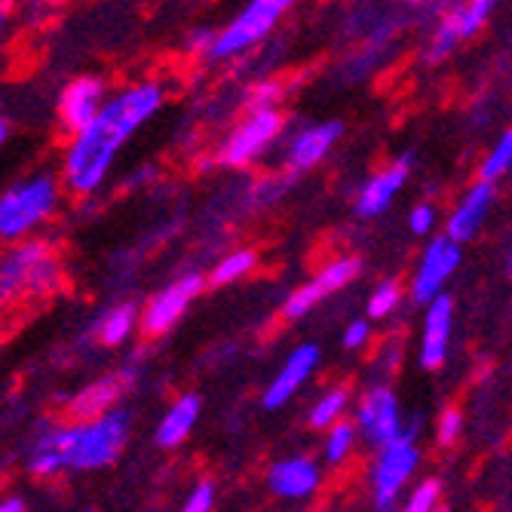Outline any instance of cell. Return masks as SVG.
Returning <instances> with one entry per match:
<instances>
[{"label":"cell","instance_id":"d6a6232c","mask_svg":"<svg viewBox=\"0 0 512 512\" xmlns=\"http://www.w3.org/2000/svg\"><path fill=\"white\" fill-rule=\"evenodd\" d=\"M283 102V83L279 80H258L249 89V108H279Z\"/></svg>","mask_w":512,"mask_h":512},{"label":"cell","instance_id":"e0dca14e","mask_svg":"<svg viewBox=\"0 0 512 512\" xmlns=\"http://www.w3.org/2000/svg\"><path fill=\"white\" fill-rule=\"evenodd\" d=\"M341 135H344V123L341 120L313 123V126L295 132L292 142L286 145V169L292 175L316 169L325 157L335 151V145L341 142Z\"/></svg>","mask_w":512,"mask_h":512},{"label":"cell","instance_id":"6da1fadb","mask_svg":"<svg viewBox=\"0 0 512 512\" xmlns=\"http://www.w3.org/2000/svg\"><path fill=\"white\" fill-rule=\"evenodd\" d=\"M166 89L160 80H138L132 86L108 92L105 105L83 129L71 135L62 157V188L74 197H92L105 188L120 151L132 142L135 132L160 114Z\"/></svg>","mask_w":512,"mask_h":512},{"label":"cell","instance_id":"4316f807","mask_svg":"<svg viewBox=\"0 0 512 512\" xmlns=\"http://www.w3.org/2000/svg\"><path fill=\"white\" fill-rule=\"evenodd\" d=\"M402 286L396 283V279H381V283L375 286V292H371L368 298V319H387L399 310L402 304Z\"/></svg>","mask_w":512,"mask_h":512},{"label":"cell","instance_id":"30bf717a","mask_svg":"<svg viewBox=\"0 0 512 512\" xmlns=\"http://www.w3.org/2000/svg\"><path fill=\"white\" fill-rule=\"evenodd\" d=\"M463 261V252H460V243H454L451 237H433L414 267V276H411V286H408V295H411V304L424 307L427 301H433L436 295L445 292L448 279L457 273Z\"/></svg>","mask_w":512,"mask_h":512},{"label":"cell","instance_id":"277c9868","mask_svg":"<svg viewBox=\"0 0 512 512\" xmlns=\"http://www.w3.org/2000/svg\"><path fill=\"white\" fill-rule=\"evenodd\" d=\"M62 178L56 172H34L0 191V243L34 237L62 206Z\"/></svg>","mask_w":512,"mask_h":512},{"label":"cell","instance_id":"cb8c5ba5","mask_svg":"<svg viewBox=\"0 0 512 512\" xmlns=\"http://www.w3.org/2000/svg\"><path fill=\"white\" fill-rule=\"evenodd\" d=\"M255 267H258V252L255 249H234V252H227L224 258H218V264L206 276V283L215 286V289L234 286V283H240V279H246Z\"/></svg>","mask_w":512,"mask_h":512},{"label":"cell","instance_id":"5b68a950","mask_svg":"<svg viewBox=\"0 0 512 512\" xmlns=\"http://www.w3.org/2000/svg\"><path fill=\"white\" fill-rule=\"evenodd\" d=\"M421 417H405V427L396 439L378 445L375 467H371V500L375 509H396L402 491L421 467V445H417Z\"/></svg>","mask_w":512,"mask_h":512},{"label":"cell","instance_id":"9a60e30c","mask_svg":"<svg viewBox=\"0 0 512 512\" xmlns=\"http://www.w3.org/2000/svg\"><path fill=\"white\" fill-rule=\"evenodd\" d=\"M497 203V184L494 181H476L467 188V194L460 197V203L451 209L448 224H445V237H451L454 243H470L479 237V230L485 227L491 209Z\"/></svg>","mask_w":512,"mask_h":512},{"label":"cell","instance_id":"52a82bcc","mask_svg":"<svg viewBox=\"0 0 512 512\" xmlns=\"http://www.w3.org/2000/svg\"><path fill=\"white\" fill-rule=\"evenodd\" d=\"M283 126L286 120L279 108H249V114L221 142L212 163L224 169H249L273 148L276 138L283 135Z\"/></svg>","mask_w":512,"mask_h":512},{"label":"cell","instance_id":"74e56055","mask_svg":"<svg viewBox=\"0 0 512 512\" xmlns=\"http://www.w3.org/2000/svg\"><path fill=\"white\" fill-rule=\"evenodd\" d=\"M10 132H13V126H10V120L0 114V148H4L7 142H10Z\"/></svg>","mask_w":512,"mask_h":512},{"label":"cell","instance_id":"d6986e66","mask_svg":"<svg viewBox=\"0 0 512 512\" xmlns=\"http://www.w3.org/2000/svg\"><path fill=\"white\" fill-rule=\"evenodd\" d=\"M200 414H203V399H200L197 393H184V396H178V399L169 405V411L160 417L157 433H154L157 445L166 448V451L184 445V442H188V436L194 433V427H197V421H200Z\"/></svg>","mask_w":512,"mask_h":512},{"label":"cell","instance_id":"836d02e7","mask_svg":"<svg viewBox=\"0 0 512 512\" xmlns=\"http://www.w3.org/2000/svg\"><path fill=\"white\" fill-rule=\"evenodd\" d=\"M368 341H371V325H368V319H356V322L347 325V332H344V347L347 350H362Z\"/></svg>","mask_w":512,"mask_h":512},{"label":"cell","instance_id":"e575fe53","mask_svg":"<svg viewBox=\"0 0 512 512\" xmlns=\"http://www.w3.org/2000/svg\"><path fill=\"white\" fill-rule=\"evenodd\" d=\"M212 37H215V31H209V28H194V31L188 34V40H184V50H188L191 56H206Z\"/></svg>","mask_w":512,"mask_h":512},{"label":"cell","instance_id":"603a6c76","mask_svg":"<svg viewBox=\"0 0 512 512\" xmlns=\"http://www.w3.org/2000/svg\"><path fill=\"white\" fill-rule=\"evenodd\" d=\"M350 399H353V390H350L347 384L329 387V390H325V393L313 402V408H310V414H307V424H310L313 430L322 433L325 427H332L335 421H341V417L347 414Z\"/></svg>","mask_w":512,"mask_h":512},{"label":"cell","instance_id":"44dd1931","mask_svg":"<svg viewBox=\"0 0 512 512\" xmlns=\"http://www.w3.org/2000/svg\"><path fill=\"white\" fill-rule=\"evenodd\" d=\"M135 332H138V307L129 304V301L114 304L111 310H105L102 319H99V325H96V338L105 347H120Z\"/></svg>","mask_w":512,"mask_h":512},{"label":"cell","instance_id":"7402d4cb","mask_svg":"<svg viewBox=\"0 0 512 512\" xmlns=\"http://www.w3.org/2000/svg\"><path fill=\"white\" fill-rule=\"evenodd\" d=\"M494 10H497V0H463V4L448 10L442 19L454 28V34L463 43V40H473L488 25Z\"/></svg>","mask_w":512,"mask_h":512},{"label":"cell","instance_id":"8d00e7d4","mask_svg":"<svg viewBox=\"0 0 512 512\" xmlns=\"http://www.w3.org/2000/svg\"><path fill=\"white\" fill-rule=\"evenodd\" d=\"M25 509H28V500H22V497L0 500V512H25Z\"/></svg>","mask_w":512,"mask_h":512},{"label":"cell","instance_id":"83f0119b","mask_svg":"<svg viewBox=\"0 0 512 512\" xmlns=\"http://www.w3.org/2000/svg\"><path fill=\"white\" fill-rule=\"evenodd\" d=\"M439 503H442V482L433 479V476H427V479H421V482H417V485L408 491V497H405L402 506H405L408 512H433Z\"/></svg>","mask_w":512,"mask_h":512},{"label":"cell","instance_id":"4dcf8cb0","mask_svg":"<svg viewBox=\"0 0 512 512\" xmlns=\"http://www.w3.org/2000/svg\"><path fill=\"white\" fill-rule=\"evenodd\" d=\"M215 497H218L215 482H212V479H200V482L188 491V497H184L181 509H184V512H209V509L215 506Z\"/></svg>","mask_w":512,"mask_h":512},{"label":"cell","instance_id":"ffe728a7","mask_svg":"<svg viewBox=\"0 0 512 512\" xmlns=\"http://www.w3.org/2000/svg\"><path fill=\"white\" fill-rule=\"evenodd\" d=\"M126 387H129L126 378H120V375H105V378H99V381L86 384V387L74 396V402H71L68 411H71L74 421H86V417H96V414L114 408V405L123 399Z\"/></svg>","mask_w":512,"mask_h":512},{"label":"cell","instance_id":"ac0fdd59","mask_svg":"<svg viewBox=\"0 0 512 512\" xmlns=\"http://www.w3.org/2000/svg\"><path fill=\"white\" fill-rule=\"evenodd\" d=\"M454 335V301L451 295H436L424 304V335H421V368L439 371L448 359Z\"/></svg>","mask_w":512,"mask_h":512},{"label":"cell","instance_id":"ba28073f","mask_svg":"<svg viewBox=\"0 0 512 512\" xmlns=\"http://www.w3.org/2000/svg\"><path fill=\"white\" fill-rule=\"evenodd\" d=\"M203 286H206V276L197 273V270L172 279L169 286H163L145 304V310H138V332H142L145 338H163V335H169L175 325H178V319L191 310V304L197 301V295L203 292Z\"/></svg>","mask_w":512,"mask_h":512},{"label":"cell","instance_id":"7a4b0ae2","mask_svg":"<svg viewBox=\"0 0 512 512\" xmlns=\"http://www.w3.org/2000/svg\"><path fill=\"white\" fill-rule=\"evenodd\" d=\"M129 436H132V414L114 405L96 417L74 421L68 427H43L34 442L50 445L62 460V470L96 473L117 463Z\"/></svg>","mask_w":512,"mask_h":512},{"label":"cell","instance_id":"1f68e13d","mask_svg":"<svg viewBox=\"0 0 512 512\" xmlns=\"http://www.w3.org/2000/svg\"><path fill=\"white\" fill-rule=\"evenodd\" d=\"M439 224V212L433 203H417L411 212H408V230L414 237H430Z\"/></svg>","mask_w":512,"mask_h":512},{"label":"cell","instance_id":"484cf974","mask_svg":"<svg viewBox=\"0 0 512 512\" xmlns=\"http://www.w3.org/2000/svg\"><path fill=\"white\" fill-rule=\"evenodd\" d=\"M509 169H512V132H503L500 138H497V145L485 154V160L479 163V178L482 181H500V178H506L509 175Z\"/></svg>","mask_w":512,"mask_h":512},{"label":"cell","instance_id":"3957f363","mask_svg":"<svg viewBox=\"0 0 512 512\" xmlns=\"http://www.w3.org/2000/svg\"><path fill=\"white\" fill-rule=\"evenodd\" d=\"M62 283V261L50 240L25 237L10 243L7 255L0 258V307L46 298Z\"/></svg>","mask_w":512,"mask_h":512},{"label":"cell","instance_id":"f1b7e54d","mask_svg":"<svg viewBox=\"0 0 512 512\" xmlns=\"http://www.w3.org/2000/svg\"><path fill=\"white\" fill-rule=\"evenodd\" d=\"M457 46H460V37L454 34V28H451L445 19H439L436 31H433V37H430L427 59H430V62H445V59L457 50Z\"/></svg>","mask_w":512,"mask_h":512},{"label":"cell","instance_id":"8992f818","mask_svg":"<svg viewBox=\"0 0 512 512\" xmlns=\"http://www.w3.org/2000/svg\"><path fill=\"white\" fill-rule=\"evenodd\" d=\"M298 4V0H249V4L227 22V28L215 31L206 59L212 62H227L237 59L255 46L283 22V16Z\"/></svg>","mask_w":512,"mask_h":512},{"label":"cell","instance_id":"f546056e","mask_svg":"<svg viewBox=\"0 0 512 512\" xmlns=\"http://www.w3.org/2000/svg\"><path fill=\"white\" fill-rule=\"evenodd\" d=\"M460 433H463V414H460V408H445L442 414H439V424H436V439H439V445L442 448H451V445H457L460 442Z\"/></svg>","mask_w":512,"mask_h":512},{"label":"cell","instance_id":"5bb4252c","mask_svg":"<svg viewBox=\"0 0 512 512\" xmlns=\"http://www.w3.org/2000/svg\"><path fill=\"white\" fill-rule=\"evenodd\" d=\"M267 488H270L273 497L289 500V503L310 500L322 488L319 460H313L307 454H295V457L276 460L273 467H270V473H267Z\"/></svg>","mask_w":512,"mask_h":512},{"label":"cell","instance_id":"2e32d148","mask_svg":"<svg viewBox=\"0 0 512 512\" xmlns=\"http://www.w3.org/2000/svg\"><path fill=\"white\" fill-rule=\"evenodd\" d=\"M319 359H322V353H319L316 344H301V347H295V350L289 353V359L283 362V368L276 371V378L267 384V390H264V396H261L264 408H267V411H276V408L289 405V402L298 396V390L316 375Z\"/></svg>","mask_w":512,"mask_h":512},{"label":"cell","instance_id":"4fadbf2b","mask_svg":"<svg viewBox=\"0 0 512 512\" xmlns=\"http://www.w3.org/2000/svg\"><path fill=\"white\" fill-rule=\"evenodd\" d=\"M108 99V83L96 74H83L77 80H71L56 105V117L65 135H74L77 129H83L92 117L99 114V108Z\"/></svg>","mask_w":512,"mask_h":512},{"label":"cell","instance_id":"9c48e42d","mask_svg":"<svg viewBox=\"0 0 512 512\" xmlns=\"http://www.w3.org/2000/svg\"><path fill=\"white\" fill-rule=\"evenodd\" d=\"M356 433L368 448H378L390 439H396L405 427V411L399 405V396L390 384H375L362 393L356 402Z\"/></svg>","mask_w":512,"mask_h":512},{"label":"cell","instance_id":"7c38bea8","mask_svg":"<svg viewBox=\"0 0 512 512\" xmlns=\"http://www.w3.org/2000/svg\"><path fill=\"white\" fill-rule=\"evenodd\" d=\"M411 166H414V157H411V154H402V157H396L390 166H384L381 172L368 175V178L359 184L356 200H353L356 218H365V221H368V218L384 215V212L393 206L396 194L405 188V181H408V175H411Z\"/></svg>","mask_w":512,"mask_h":512},{"label":"cell","instance_id":"ab89813d","mask_svg":"<svg viewBox=\"0 0 512 512\" xmlns=\"http://www.w3.org/2000/svg\"><path fill=\"white\" fill-rule=\"evenodd\" d=\"M50 4H65V0H50Z\"/></svg>","mask_w":512,"mask_h":512},{"label":"cell","instance_id":"d4e9b609","mask_svg":"<svg viewBox=\"0 0 512 512\" xmlns=\"http://www.w3.org/2000/svg\"><path fill=\"white\" fill-rule=\"evenodd\" d=\"M325 439H322V457L329 467H341V463L350 460V454L356 451V442H359V433H356V424L353 421H335L332 427L322 430Z\"/></svg>","mask_w":512,"mask_h":512},{"label":"cell","instance_id":"f35d334b","mask_svg":"<svg viewBox=\"0 0 512 512\" xmlns=\"http://www.w3.org/2000/svg\"><path fill=\"white\" fill-rule=\"evenodd\" d=\"M411 7H427V4H433V0H408Z\"/></svg>","mask_w":512,"mask_h":512},{"label":"cell","instance_id":"d590c367","mask_svg":"<svg viewBox=\"0 0 512 512\" xmlns=\"http://www.w3.org/2000/svg\"><path fill=\"white\" fill-rule=\"evenodd\" d=\"M13 10H16L13 0H0V43H4V37L13 25Z\"/></svg>","mask_w":512,"mask_h":512},{"label":"cell","instance_id":"8fae6325","mask_svg":"<svg viewBox=\"0 0 512 512\" xmlns=\"http://www.w3.org/2000/svg\"><path fill=\"white\" fill-rule=\"evenodd\" d=\"M362 273V261L356 255H341L335 261H329L325 267H319V273L304 283L301 289H295L286 304H283V319H304L307 313H313L325 298H332L335 292H341L344 286H350L353 279Z\"/></svg>","mask_w":512,"mask_h":512}]
</instances>
